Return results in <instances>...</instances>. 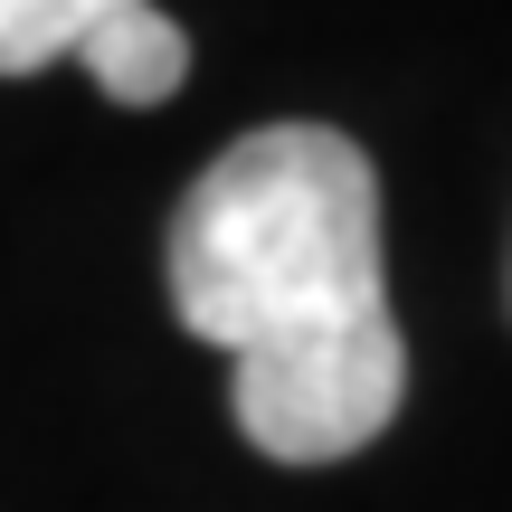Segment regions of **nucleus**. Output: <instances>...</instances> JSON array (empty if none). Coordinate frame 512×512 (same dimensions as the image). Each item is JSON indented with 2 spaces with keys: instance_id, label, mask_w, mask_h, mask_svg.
<instances>
[{
  "instance_id": "nucleus-1",
  "label": "nucleus",
  "mask_w": 512,
  "mask_h": 512,
  "mask_svg": "<svg viewBox=\"0 0 512 512\" xmlns=\"http://www.w3.org/2000/svg\"><path fill=\"white\" fill-rule=\"evenodd\" d=\"M171 313L228 351L238 437L275 465H342L399 418L408 342L389 313L380 171L332 124L238 133L162 238Z\"/></svg>"
},
{
  "instance_id": "nucleus-2",
  "label": "nucleus",
  "mask_w": 512,
  "mask_h": 512,
  "mask_svg": "<svg viewBox=\"0 0 512 512\" xmlns=\"http://www.w3.org/2000/svg\"><path fill=\"white\" fill-rule=\"evenodd\" d=\"M76 67H86L114 105H171L181 76H190V38H181V19H171L162 0H124V10L86 38Z\"/></svg>"
},
{
  "instance_id": "nucleus-3",
  "label": "nucleus",
  "mask_w": 512,
  "mask_h": 512,
  "mask_svg": "<svg viewBox=\"0 0 512 512\" xmlns=\"http://www.w3.org/2000/svg\"><path fill=\"white\" fill-rule=\"evenodd\" d=\"M124 0H0V76H38L57 57H86V38Z\"/></svg>"
}]
</instances>
